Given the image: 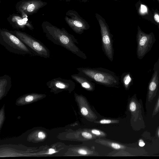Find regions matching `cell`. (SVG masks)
Returning <instances> with one entry per match:
<instances>
[{
	"mask_svg": "<svg viewBox=\"0 0 159 159\" xmlns=\"http://www.w3.org/2000/svg\"><path fill=\"white\" fill-rule=\"evenodd\" d=\"M47 85L53 90L72 89L74 88L75 84L70 80L61 77L54 78L47 83Z\"/></svg>",
	"mask_w": 159,
	"mask_h": 159,
	"instance_id": "9c48e42d",
	"label": "cell"
},
{
	"mask_svg": "<svg viewBox=\"0 0 159 159\" xmlns=\"http://www.w3.org/2000/svg\"><path fill=\"white\" fill-rule=\"evenodd\" d=\"M60 1H65L66 2H69V1H70L71 0H60Z\"/></svg>",
	"mask_w": 159,
	"mask_h": 159,
	"instance_id": "f1b7e54d",
	"label": "cell"
},
{
	"mask_svg": "<svg viewBox=\"0 0 159 159\" xmlns=\"http://www.w3.org/2000/svg\"><path fill=\"white\" fill-rule=\"evenodd\" d=\"M111 121L110 120H101L100 122L102 124H109L111 123Z\"/></svg>",
	"mask_w": 159,
	"mask_h": 159,
	"instance_id": "7402d4cb",
	"label": "cell"
},
{
	"mask_svg": "<svg viewBox=\"0 0 159 159\" xmlns=\"http://www.w3.org/2000/svg\"><path fill=\"white\" fill-rule=\"evenodd\" d=\"M45 134L43 132H39L38 134V137L41 139H43L45 137Z\"/></svg>",
	"mask_w": 159,
	"mask_h": 159,
	"instance_id": "d4e9b609",
	"label": "cell"
},
{
	"mask_svg": "<svg viewBox=\"0 0 159 159\" xmlns=\"http://www.w3.org/2000/svg\"><path fill=\"white\" fill-rule=\"evenodd\" d=\"M10 31L29 47L36 56L45 58L50 57V50L39 40L25 32L16 30Z\"/></svg>",
	"mask_w": 159,
	"mask_h": 159,
	"instance_id": "5b68a950",
	"label": "cell"
},
{
	"mask_svg": "<svg viewBox=\"0 0 159 159\" xmlns=\"http://www.w3.org/2000/svg\"><path fill=\"white\" fill-rule=\"evenodd\" d=\"M56 152L55 150L53 149H50L49 150V154H52Z\"/></svg>",
	"mask_w": 159,
	"mask_h": 159,
	"instance_id": "4316f807",
	"label": "cell"
},
{
	"mask_svg": "<svg viewBox=\"0 0 159 159\" xmlns=\"http://www.w3.org/2000/svg\"><path fill=\"white\" fill-rule=\"evenodd\" d=\"M112 147L114 149H119L121 148V146L118 144L115 143H112L111 144Z\"/></svg>",
	"mask_w": 159,
	"mask_h": 159,
	"instance_id": "d6986e66",
	"label": "cell"
},
{
	"mask_svg": "<svg viewBox=\"0 0 159 159\" xmlns=\"http://www.w3.org/2000/svg\"><path fill=\"white\" fill-rule=\"evenodd\" d=\"M82 135L83 137L87 139H91L92 137L91 134L87 132H82Z\"/></svg>",
	"mask_w": 159,
	"mask_h": 159,
	"instance_id": "e0dca14e",
	"label": "cell"
},
{
	"mask_svg": "<svg viewBox=\"0 0 159 159\" xmlns=\"http://www.w3.org/2000/svg\"><path fill=\"white\" fill-rule=\"evenodd\" d=\"M92 133L97 135H99L101 134L100 132L96 129H93L91 131Z\"/></svg>",
	"mask_w": 159,
	"mask_h": 159,
	"instance_id": "cb8c5ba5",
	"label": "cell"
},
{
	"mask_svg": "<svg viewBox=\"0 0 159 159\" xmlns=\"http://www.w3.org/2000/svg\"><path fill=\"white\" fill-rule=\"evenodd\" d=\"M115 0V1H116V0Z\"/></svg>",
	"mask_w": 159,
	"mask_h": 159,
	"instance_id": "4dcf8cb0",
	"label": "cell"
},
{
	"mask_svg": "<svg viewBox=\"0 0 159 159\" xmlns=\"http://www.w3.org/2000/svg\"><path fill=\"white\" fill-rule=\"evenodd\" d=\"M154 18L155 20L159 24V14L157 13H155L154 16Z\"/></svg>",
	"mask_w": 159,
	"mask_h": 159,
	"instance_id": "603a6c76",
	"label": "cell"
},
{
	"mask_svg": "<svg viewBox=\"0 0 159 159\" xmlns=\"http://www.w3.org/2000/svg\"><path fill=\"white\" fill-rule=\"evenodd\" d=\"M132 81V78L129 73H122L121 76V82L125 87L127 89Z\"/></svg>",
	"mask_w": 159,
	"mask_h": 159,
	"instance_id": "4fadbf2b",
	"label": "cell"
},
{
	"mask_svg": "<svg viewBox=\"0 0 159 159\" xmlns=\"http://www.w3.org/2000/svg\"><path fill=\"white\" fill-rule=\"evenodd\" d=\"M71 77L86 89L91 90L94 89L95 84L88 77L82 73L79 72L78 74L71 75Z\"/></svg>",
	"mask_w": 159,
	"mask_h": 159,
	"instance_id": "8fae6325",
	"label": "cell"
},
{
	"mask_svg": "<svg viewBox=\"0 0 159 159\" xmlns=\"http://www.w3.org/2000/svg\"><path fill=\"white\" fill-rule=\"evenodd\" d=\"M95 17L100 27L102 51L109 60L112 61L114 56L113 35L105 20L98 13H96Z\"/></svg>",
	"mask_w": 159,
	"mask_h": 159,
	"instance_id": "277c9868",
	"label": "cell"
},
{
	"mask_svg": "<svg viewBox=\"0 0 159 159\" xmlns=\"http://www.w3.org/2000/svg\"><path fill=\"white\" fill-rule=\"evenodd\" d=\"M159 111V97L155 106L152 114V116L157 114Z\"/></svg>",
	"mask_w": 159,
	"mask_h": 159,
	"instance_id": "9a60e30c",
	"label": "cell"
},
{
	"mask_svg": "<svg viewBox=\"0 0 159 159\" xmlns=\"http://www.w3.org/2000/svg\"><path fill=\"white\" fill-rule=\"evenodd\" d=\"M0 44L9 52L19 55L36 56L33 52L10 31L0 30Z\"/></svg>",
	"mask_w": 159,
	"mask_h": 159,
	"instance_id": "3957f363",
	"label": "cell"
},
{
	"mask_svg": "<svg viewBox=\"0 0 159 159\" xmlns=\"http://www.w3.org/2000/svg\"><path fill=\"white\" fill-rule=\"evenodd\" d=\"M147 8L144 5L141 4L140 9V12L141 14H144L147 12Z\"/></svg>",
	"mask_w": 159,
	"mask_h": 159,
	"instance_id": "2e32d148",
	"label": "cell"
},
{
	"mask_svg": "<svg viewBox=\"0 0 159 159\" xmlns=\"http://www.w3.org/2000/svg\"><path fill=\"white\" fill-rule=\"evenodd\" d=\"M33 99V97L31 95L27 96L25 98V100L27 102H30Z\"/></svg>",
	"mask_w": 159,
	"mask_h": 159,
	"instance_id": "ffe728a7",
	"label": "cell"
},
{
	"mask_svg": "<svg viewBox=\"0 0 159 159\" xmlns=\"http://www.w3.org/2000/svg\"><path fill=\"white\" fill-rule=\"evenodd\" d=\"M137 41V55L139 58L141 59L152 47L154 41L153 37L151 34H145L138 29Z\"/></svg>",
	"mask_w": 159,
	"mask_h": 159,
	"instance_id": "52a82bcc",
	"label": "cell"
},
{
	"mask_svg": "<svg viewBox=\"0 0 159 159\" xmlns=\"http://www.w3.org/2000/svg\"><path fill=\"white\" fill-rule=\"evenodd\" d=\"M139 107L137 106L136 103L134 101L131 102L129 105V109L131 112L136 111Z\"/></svg>",
	"mask_w": 159,
	"mask_h": 159,
	"instance_id": "5bb4252c",
	"label": "cell"
},
{
	"mask_svg": "<svg viewBox=\"0 0 159 159\" xmlns=\"http://www.w3.org/2000/svg\"><path fill=\"white\" fill-rule=\"evenodd\" d=\"M47 4L41 0H22L17 3L16 7L19 13H24L28 16L35 13Z\"/></svg>",
	"mask_w": 159,
	"mask_h": 159,
	"instance_id": "ba28073f",
	"label": "cell"
},
{
	"mask_svg": "<svg viewBox=\"0 0 159 159\" xmlns=\"http://www.w3.org/2000/svg\"><path fill=\"white\" fill-rule=\"evenodd\" d=\"M78 152L81 155H86L87 154V152L85 150L83 149H80L78 151Z\"/></svg>",
	"mask_w": 159,
	"mask_h": 159,
	"instance_id": "44dd1931",
	"label": "cell"
},
{
	"mask_svg": "<svg viewBox=\"0 0 159 159\" xmlns=\"http://www.w3.org/2000/svg\"><path fill=\"white\" fill-rule=\"evenodd\" d=\"M7 20L12 27L15 29L23 30L27 28L33 30L34 29L29 22L27 21L22 17L15 14L10 16Z\"/></svg>",
	"mask_w": 159,
	"mask_h": 159,
	"instance_id": "30bf717a",
	"label": "cell"
},
{
	"mask_svg": "<svg viewBox=\"0 0 159 159\" xmlns=\"http://www.w3.org/2000/svg\"><path fill=\"white\" fill-rule=\"evenodd\" d=\"M81 113L84 116L87 115L88 113L87 109L85 107H82L81 109Z\"/></svg>",
	"mask_w": 159,
	"mask_h": 159,
	"instance_id": "ac0fdd59",
	"label": "cell"
},
{
	"mask_svg": "<svg viewBox=\"0 0 159 159\" xmlns=\"http://www.w3.org/2000/svg\"><path fill=\"white\" fill-rule=\"evenodd\" d=\"M138 144L139 146L140 147H143L145 145V143L142 139H140L139 140Z\"/></svg>",
	"mask_w": 159,
	"mask_h": 159,
	"instance_id": "484cf974",
	"label": "cell"
},
{
	"mask_svg": "<svg viewBox=\"0 0 159 159\" xmlns=\"http://www.w3.org/2000/svg\"><path fill=\"white\" fill-rule=\"evenodd\" d=\"M159 83L158 73L157 71H154L149 83L148 92V100L151 101L156 95Z\"/></svg>",
	"mask_w": 159,
	"mask_h": 159,
	"instance_id": "7c38bea8",
	"label": "cell"
},
{
	"mask_svg": "<svg viewBox=\"0 0 159 159\" xmlns=\"http://www.w3.org/2000/svg\"><path fill=\"white\" fill-rule=\"evenodd\" d=\"M82 2H87L88 0H80Z\"/></svg>",
	"mask_w": 159,
	"mask_h": 159,
	"instance_id": "83f0119b",
	"label": "cell"
},
{
	"mask_svg": "<svg viewBox=\"0 0 159 159\" xmlns=\"http://www.w3.org/2000/svg\"><path fill=\"white\" fill-rule=\"evenodd\" d=\"M76 70L98 84L108 87H114L119 84V76L114 72L107 69L82 67L77 68Z\"/></svg>",
	"mask_w": 159,
	"mask_h": 159,
	"instance_id": "7a4b0ae2",
	"label": "cell"
},
{
	"mask_svg": "<svg viewBox=\"0 0 159 159\" xmlns=\"http://www.w3.org/2000/svg\"><path fill=\"white\" fill-rule=\"evenodd\" d=\"M158 136L159 137V129L158 130Z\"/></svg>",
	"mask_w": 159,
	"mask_h": 159,
	"instance_id": "f546056e",
	"label": "cell"
},
{
	"mask_svg": "<svg viewBox=\"0 0 159 159\" xmlns=\"http://www.w3.org/2000/svg\"></svg>",
	"mask_w": 159,
	"mask_h": 159,
	"instance_id": "1f68e13d",
	"label": "cell"
},
{
	"mask_svg": "<svg viewBox=\"0 0 159 159\" xmlns=\"http://www.w3.org/2000/svg\"><path fill=\"white\" fill-rule=\"evenodd\" d=\"M41 27L46 37L54 44L64 48L82 59L87 58L86 54L76 45L79 43L78 40L64 28H59L47 21L43 22Z\"/></svg>",
	"mask_w": 159,
	"mask_h": 159,
	"instance_id": "6da1fadb",
	"label": "cell"
},
{
	"mask_svg": "<svg viewBox=\"0 0 159 159\" xmlns=\"http://www.w3.org/2000/svg\"><path fill=\"white\" fill-rule=\"evenodd\" d=\"M65 20L67 24L76 34H81L88 30L90 26L76 11L69 10L66 13Z\"/></svg>",
	"mask_w": 159,
	"mask_h": 159,
	"instance_id": "8992f818",
	"label": "cell"
}]
</instances>
